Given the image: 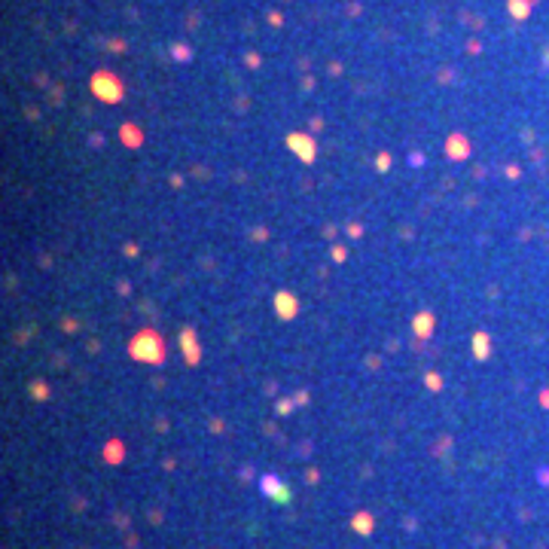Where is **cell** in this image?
<instances>
[{
	"instance_id": "1",
	"label": "cell",
	"mask_w": 549,
	"mask_h": 549,
	"mask_svg": "<svg viewBox=\"0 0 549 549\" xmlns=\"http://www.w3.org/2000/svg\"><path fill=\"white\" fill-rule=\"evenodd\" d=\"M131 351H134V357H141V360H162V342H159L153 333H141L131 342Z\"/></svg>"
}]
</instances>
